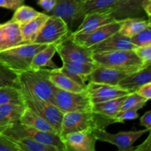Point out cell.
Wrapping results in <instances>:
<instances>
[{"label": "cell", "mask_w": 151, "mask_h": 151, "mask_svg": "<svg viewBox=\"0 0 151 151\" xmlns=\"http://www.w3.org/2000/svg\"><path fill=\"white\" fill-rule=\"evenodd\" d=\"M4 86H19L18 74L0 63V87Z\"/></svg>", "instance_id": "836d02e7"}, {"label": "cell", "mask_w": 151, "mask_h": 151, "mask_svg": "<svg viewBox=\"0 0 151 151\" xmlns=\"http://www.w3.org/2000/svg\"><path fill=\"white\" fill-rule=\"evenodd\" d=\"M115 21L112 15L111 9L109 8L103 11L97 12L85 16L78 27L71 32L72 35H78L89 32L100 27L108 24Z\"/></svg>", "instance_id": "e0dca14e"}, {"label": "cell", "mask_w": 151, "mask_h": 151, "mask_svg": "<svg viewBox=\"0 0 151 151\" xmlns=\"http://www.w3.org/2000/svg\"><path fill=\"white\" fill-rule=\"evenodd\" d=\"M150 26V19L143 18H128L120 20L118 32L125 36L131 38Z\"/></svg>", "instance_id": "cb8c5ba5"}, {"label": "cell", "mask_w": 151, "mask_h": 151, "mask_svg": "<svg viewBox=\"0 0 151 151\" xmlns=\"http://www.w3.org/2000/svg\"><path fill=\"white\" fill-rule=\"evenodd\" d=\"M24 109V104L0 105V133L10 125L19 122Z\"/></svg>", "instance_id": "7402d4cb"}, {"label": "cell", "mask_w": 151, "mask_h": 151, "mask_svg": "<svg viewBox=\"0 0 151 151\" xmlns=\"http://www.w3.org/2000/svg\"><path fill=\"white\" fill-rule=\"evenodd\" d=\"M19 122L39 131L58 134L55 129L46 119L27 107H25L24 111L21 116Z\"/></svg>", "instance_id": "d4e9b609"}, {"label": "cell", "mask_w": 151, "mask_h": 151, "mask_svg": "<svg viewBox=\"0 0 151 151\" xmlns=\"http://www.w3.org/2000/svg\"><path fill=\"white\" fill-rule=\"evenodd\" d=\"M133 151H151V134H149L148 137L142 144L134 147Z\"/></svg>", "instance_id": "7bdbcfd3"}, {"label": "cell", "mask_w": 151, "mask_h": 151, "mask_svg": "<svg viewBox=\"0 0 151 151\" xmlns=\"http://www.w3.org/2000/svg\"><path fill=\"white\" fill-rule=\"evenodd\" d=\"M143 9L146 16L150 19L151 16V0H145L143 3Z\"/></svg>", "instance_id": "ee69618b"}, {"label": "cell", "mask_w": 151, "mask_h": 151, "mask_svg": "<svg viewBox=\"0 0 151 151\" xmlns=\"http://www.w3.org/2000/svg\"><path fill=\"white\" fill-rule=\"evenodd\" d=\"M18 83L36 97L53 105L55 86L49 78L47 69H29L18 74Z\"/></svg>", "instance_id": "277c9868"}, {"label": "cell", "mask_w": 151, "mask_h": 151, "mask_svg": "<svg viewBox=\"0 0 151 151\" xmlns=\"http://www.w3.org/2000/svg\"><path fill=\"white\" fill-rule=\"evenodd\" d=\"M46 46L35 43L22 44L0 50V63L16 74L29 70L34 55Z\"/></svg>", "instance_id": "7a4b0ae2"}, {"label": "cell", "mask_w": 151, "mask_h": 151, "mask_svg": "<svg viewBox=\"0 0 151 151\" xmlns=\"http://www.w3.org/2000/svg\"><path fill=\"white\" fill-rule=\"evenodd\" d=\"M114 123L115 122L113 118L94 111L69 112L64 114L59 136L61 139L69 133L106 129Z\"/></svg>", "instance_id": "6da1fadb"}, {"label": "cell", "mask_w": 151, "mask_h": 151, "mask_svg": "<svg viewBox=\"0 0 151 151\" xmlns=\"http://www.w3.org/2000/svg\"><path fill=\"white\" fill-rule=\"evenodd\" d=\"M136 47H137L131 42V38L117 32L101 42L91 46L88 49L92 53H99L121 50H134Z\"/></svg>", "instance_id": "2e32d148"}, {"label": "cell", "mask_w": 151, "mask_h": 151, "mask_svg": "<svg viewBox=\"0 0 151 151\" xmlns=\"http://www.w3.org/2000/svg\"><path fill=\"white\" fill-rule=\"evenodd\" d=\"M134 52L139 58L144 63L145 66L151 65V44L150 45L143 46V47H137L134 49Z\"/></svg>", "instance_id": "d590c367"}, {"label": "cell", "mask_w": 151, "mask_h": 151, "mask_svg": "<svg viewBox=\"0 0 151 151\" xmlns=\"http://www.w3.org/2000/svg\"><path fill=\"white\" fill-rule=\"evenodd\" d=\"M38 4L44 11L50 13L55 5V0H38Z\"/></svg>", "instance_id": "60d3db41"}, {"label": "cell", "mask_w": 151, "mask_h": 151, "mask_svg": "<svg viewBox=\"0 0 151 151\" xmlns=\"http://www.w3.org/2000/svg\"><path fill=\"white\" fill-rule=\"evenodd\" d=\"M49 78L55 86L62 90L74 92H81L85 91V88L81 87L79 84L71 79L67 75L59 72L57 69H47Z\"/></svg>", "instance_id": "484cf974"}, {"label": "cell", "mask_w": 151, "mask_h": 151, "mask_svg": "<svg viewBox=\"0 0 151 151\" xmlns=\"http://www.w3.org/2000/svg\"><path fill=\"white\" fill-rule=\"evenodd\" d=\"M39 14L40 12L37 11L32 7L22 4L16 10H15L11 19L21 25L30 22Z\"/></svg>", "instance_id": "1f68e13d"}, {"label": "cell", "mask_w": 151, "mask_h": 151, "mask_svg": "<svg viewBox=\"0 0 151 151\" xmlns=\"http://www.w3.org/2000/svg\"><path fill=\"white\" fill-rule=\"evenodd\" d=\"M2 24L4 32V44L2 50L23 44L20 24L19 23L10 19Z\"/></svg>", "instance_id": "83f0119b"}, {"label": "cell", "mask_w": 151, "mask_h": 151, "mask_svg": "<svg viewBox=\"0 0 151 151\" xmlns=\"http://www.w3.org/2000/svg\"><path fill=\"white\" fill-rule=\"evenodd\" d=\"M125 97L126 96H124V97H118V98L108 100V101L96 103L93 105L92 111L114 119L116 114L120 111L121 106Z\"/></svg>", "instance_id": "f1b7e54d"}, {"label": "cell", "mask_w": 151, "mask_h": 151, "mask_svg": "<svg viewBox=\"0 0 151 151\" xmlns=\"http://www.w3.org/2000/svg\"><path fill=\"white\" fill-rule=\"evenodd\" d=\"M83 0H55V5L49 15L61 17L67 24L71 32L78 26V15Z\"/></svg>", "instance_id": "5bb4252c"}, {"label": "cell", "mask_w": 151, "mask_h": 151, "mask_svg": "<svg viewBox=\"0 0 151 151\" xmlns=\"http://www.w3.org/2000/svg\"><path fill=\"white\" fill-rule=\"evenodd\" d=\"M139 117L137 111L134 110H120L114 117L115 123H124L126 120H134Z\"/></svg>", "instance_id": "8d00e7d4"}, {"label": "cell", "mask_w": 151, "mask_h": 151, "mask_svg": "<svg viewBox=\"0 0 151 151\" xmlns=\"http://www.w3.org/2000/svg\"><path fill=\"white\" fill-rule=\"evenodd\" d=\"M145 0H118L111 7L115 20L120 21L128 18H143L146 14L143 9Z\"/></svg>", "instance_id": "9a60e30c"}, {"label": "cell", "mask_w": 151, "mask_h": 151, "mask_svg": "<svg viewBox=\"0 0 151 151\" xmlns=\"http://www.w3.org/2000/svg\"><path fill=\"white\" fill-rule=\"evenodd\" d=\"M49 14L40 13L38 16L26 24L20 25L23 44H32L36 38L43 24L48 19Z\"/></svg>", "instance_id": "603a6c76"}, {"label": "cell", "mask_w": 151, "mask_h": 151, "mask_svg": "<svg viewBox=\"0 0 151 151\" xmlns=\"http://www.w3.org/2000/svg\"><path fill=\"white\" fill-rule=\"evenodd\" d=\"M86 91L93 105L127 96L131 93L118 86L94 82H88L86 86Z\"/></svg>", "instance_id": "8fae6325"}, {"label": "cell", "mask_w": 151, "mask_h": 151, "mask_svg": "<svg viewBox=\"0 0 151 151\" xmlns=\"http://www.w3.org/2000/svg\"><path fill=\"white\" fill-rule=\"evenodd\" d=\"M4 44V32H3V24H0V50L3 49Z\"/></svg>", "instance_id": "f6af8a7d"}, {"label": "cell", "mask_w": 151, "mask_h": 151, "mask_svg": "<svg viewBox=\"0 0 151 151\" xmlns=\"http://www.w3.org/2000/svg\"><path fill=\"white\" fill-rule=\"evenodd\" d=\"M0 151H19L13 141L0 134Z\"/></svg>", "instance_id": "74e56055"}, {"label": "cell", "mask_w": 151, "mask_h": 151, "mask_svg": "<svg viewBox=\"0 0 151 151\" xmlns=\"http://www.w3.org/2000/svg\"><path fill=\"white\" fill-rule=\"evenodd\" d=\"M66 151H95L97 139L93 131L69 133L61 138Z\"/></svg>", "instance_id": "4fadbf2b"}, {"label": "cell", "mask_w": 151, "mask_h": 151, "mask_svg": "<svg viewBox=\"0 0 151 151\" xmlns=\"http://www.w3.org/2000/svg\"><path fill=\"white\" fill-rule=\"evenodd\" d=\"M151 27H148L146 29L139 33L132 36L131 41L136 47H143V46L150 45L151 44Z\"/></svg>", "instance_id": "e575fe53"}, {"label": "cell", "mask_w": 151, "mask_h": 151, "mask_svg": "<svg viewBox=\"0 0 151 151\" xmlns=\"http://www.w3.org/2000/svg\"><path fill=\"white\" fill-rule=\"evenodd\" d=\"M95 66L96 64L94 63L63 62L61 67H58L56 69L67 75L69 78L86 89L87 78Z\"/></svg>", "instance_id": "d6986e66"}, {"label": "cell", "mask_w": 151, "mask_h": 151, "mask_svg": "<svg viewBox=\"0 0 151 151\" xmlns=\"http://www.w3.org/2000/svg\"><path fill=\"white\" fill-rule=\"evenodd\" d=\"M19 87L22 91L25 107L28 108L46 119L55 129L58 134L60 135L62 120L64 114L60 111L54 105L38 98L24 87L19 85Z\"/></svg>", "instance_id": "8992f818"}, {"label": "cell", "mask_w": 151, "mask_h": 151, "mask_svg": "<svg viewBox=\"0 0 151 151\" xmlns=\"http://www.w3.org/2000/svg\"><path fill=\"white\" fill-rule=\"evenodd\" d=\"M150 82H151V65L129 73L119 81L117 86L132 93L137 91L141 86Z\"/></svg>", "instance_id": "ffe728a7"}, {"label": "cell", "mask_w": 151, "mask_h": 151, "mask_svg": "<svg viewBox=\"0 0 151 151\" xmlns=\"http://www.w3.org/2000/svg\"><path fill=\"white\" fill-rule=\"evenodd\" d=\"M147 101L148 100L142 97L134 91L126 96L120 110H134L137 111L146 106Z\"/></svg>", "instance_id": "d6a6232c"}, {"label": "cell", "mask_w": 151, "mask_h": 151, "mask_svg": "<svg viewBox=\"0 0 151 151\" xmlns=\"http://www.w3.org/2000/svg\"><path fill=\"white\" fill-rule=\"evenodd\" d=\"M92 58L97 66H106L128 72H134L145 67L134 50L93 53Z\"/></svg>", "instance_id": "3957f363"}, {"label": "cell", "mask_w": 151, "mask_h": 151, "mask_svg": "<svg viewBox=\"0 0 151 151\" xmlns=\"http://www.w3.org/2000/svg\"><path fill=\"white\" fill-rule=\"evenodd\" d=\"M53 105L63 114L69 112L92 111L93 104L87 92H74L55 86Z\"/></svg>", "instance_id": "52a82bcc"}, {"label": "cell", "mask_w": 151, "mask_h": 151, "mask_svg": "<svg viewBox=\"0 0 151 151\" xmlns=\"http://www.w3.org/2000/svg\"><path fill=\"white\" fill-rule=\"evenodd\" d=\"M140 125L150 131L151 130V111H147L140 117Z\"/></svg>", "instance_id": "b9f144b4"}, {"label": "cell", "mask_w": 151, "mask_h": 151, "mask_svg": "<svg viewBox=\"0 0 151 151\" xmlns=\"http://www.w3.org/2000/svg\"><path fill=\"white\" fill-rule=\"evenodd\" d=\"M25 0H0V7L15 10L24 3Z\"/></svg>", "instance_id": "f35d334b"}, {"label": "cell", "mask_w": 151, "mask_h": 151, "mask_svg": "<svg viewBox=\"0 0 151 151\" xmlns=\"http://www.w3.org/2000/svg\"><path fill=\"white\" fill-rule=\"evenodd\" d=\"M129 73H131V72L96 65L95 68L88 75L87 81L97 83L117 86L119 81L125 78Z\"/></svg>", "instance_id": "ac0fdd59"}, {"label": "cell", "mask_w": 151, "mask_h": 151, "mask_svg": "<svg viewBox=\"0 0 151 151\" xmlns=\"http://www.w3.org/2000/svg\"><path fill=\"white\" fill-rule=\"evenodd\" d=\"M135 92L143 98L149 100L151 98V82L141 86L139 88H137Z\"/></svg>", "instance_id": "ab89813d"}, {"label": "cell", "mask_w": 151, "mask_h": 151, "mask_svg": "<svg viewBox=\"0 0 151 151\" xmlns=\"http://www.w3.org/2000/svg\"><path fill=\"white\" fill-rule=\"evenodd\" d=\"M120 24V21L115 20L111 23L100 27L89 32L78 35H72L70 36L81 46L89 48L91 46L101 42L113 34L118 32Z\"/></svg>", "instance_id": "7c38bea8"}, {"label": "cell", "mask_w": 151, "mask_h": 151, "mask_svg": "<svg viewBox=\"0 0 151 151\" xmlns=\"http://www.w3.org/2000/svg\"><path fill=\"white\" fill-rule=\"evenodd\" d=\"M56 47L62 62L94 63L91 50L74 41L70 34L56 44Z\"/></svg>", "instance_id": "9c48e42d"}, {"label": "cell", "mask_w": 151, "mask_h": 151, "mask_svg": "<svg viewBox=\"0 0 151 151\" xmlns=\"http://www.w3.org/2000/svg\"><path fill=\"white\" fill-rule=\"evenodd\" d=\"M57 52V47L55 44H50L46 46L43 50L38 52L34 55L30 64V69L38 71L40 69H58V66L52 61V58Z\"/></svg>", "instance_id": "44dd1931"}, {"label": "cell", "mask_w": 151, "mask_h": 151, "mask_svg": "<svg viewBox=\"0 0 151 151\" xmlns=\"http://www.w3.org/2000/svg\"><path fill=\"white\" fill-rule=\"evenodd\" d=\"M147 132L150 131L146 128L139 131H121L117 134H111L106 129L93 131L97 140L116 146L119 151H133L134 143Z\"/></svg>", "instance_id": "30bf717a"}, {"label": "cell", "mask_w": 151, "mask_h": 151, "mask_svg": "<svg viewBox=\"0 0 151 151\" xmlns=\"http://www.w3.org/2000/svg\"><path fill=\"white\" fill-rule=\"evenodd\" d=\"M118 0H83L78 15V25L85 16L111 7Z\"/></svg>", "instance_id": "4316f807"}, {"label": "cell", "mask_w": 151, "mask_h": 151, "mask_svg": "<svg viewBox=\"0 0 151 151\" xmlns=\"http://www.w3.org/2000/svg\"><path fill=\"white\" fill-rule=\"evenodd\" d=\"M71 32L66 22L61 17L49 15L48 19L43 24L33 43L44 45L58 44Z\"/></svg>", "instance_id": "ba28073f"}, {"label": "cell", "mask_w": 151, "mask_h": 151, "mask_svg": "<svg viewBox=\"0 0 151 151\" xmlns=\"http://www.w3.org/2000/svg\"><path fill=\"white\" fill-rule=\"evenodd\" d=\"M0 134L5 136L10 139L29 138L41 144L55 147L58 151H66L64 144L59 135L39 131L21 122L10 125L0 133Z\"/></svg>", "instance_id": "5b68a950"}, {"label": "cell", "mask_w": 151, "mask_h": 151, "mask_svg": "<svg viewBox=\"0 0 151 151\" xmlns=\"http://www.w3.org/2000/svg\"><path fill=\"white\" fill-rule=\"evenodd\" d=\"M10 140L15 143L19 151H58L55 147L41 144L29 138Z\"/></svg>", "instance_id": "4dcf8cb0"}, {"label": "cell", "mask_w": 151, "mask_h": 151, "mask_svg": "<svg viewBox=\"0 0 151 151\" xmlns=\"http://www.w3.org/2000/svg\"><path fill=\"white\" fill-rule=\"evenodd\" d=\"M4 104H24L22 91L19 86L0 87V105Z\"/></svg>", "instance_id": "f546056e"}]
</instances>
